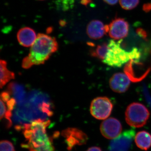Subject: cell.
<instances>
[{
  "label": "cell",
  "mask_w": 151,
  "mask_h": 151,
  "mask_svg": "<svg viewBox=\"0 0 151 151\" xmlns=\"http://www.w3.org/2000/svg\"><path fill=\"white\" fill-rule=\"evenodd\" d=\"M50 120L38 119L22 127L26 143L22 147L29 151H55L51 139L47 134Z\"/></svg>",
  "instance_id": "cell-1"
},
{
  "label": "cell",
  "mask_w": 151,
  "mask_h": 151,
  "mask_svg": "<svg viewBox=\"0 0 151 151\" xmlns=\"http://www.w3.org/2000/svg\"><path fill=\"white\" fill-rule=\"evenodd\" d=\"M58 49V44L55 38L45 34H38L29 54L23 60L22 67L28 69L34 65L44 64Z\"/></svg>",
  "instance_id": "cell-2"
},
{
  "label": "cell",
  "mask_w": 151,
  "mask_h": 151,
  "mask_svg": "<svg viewBox=\"0 0 151 151\" xmlns=\"http://www.w3.org/2000/svg\"><path fill=\"white\" fill-rule=\"evenodd\" d=\"M122 40H111L108 43V50L104 63L113 67H121L129 60L137 62L141 57L140 52L136 47L127 51L121 46Z\"/></svg>",
  "instance_id": "cell-3"
},
{
  "label": "cell",
  "mask_w": 151,
  "mask_h": 151,
  "mask_svg": "<svg viewBox=\"0 0 151 151\" xmlns=\"http://www.w3.org/2000/svg\"><path fill=\"white\" fill-rule=\"evenodd\" d=\"M150 116V112L147 108L143 104L139 103L130 104L125 113L127 124L135 128H140L145 126Z\"/></svg>",
  "instance_id": "cell-4"
},
{
  "label": "cell",
  "mask_w": 151,
  "mask_h": 151,
  "mask_svg": "<svg viewBox=\"0 0 151 151\" xmlns=\"http://www.w3.org/2000/svg\"><path fill=\"white\" fill-rule=\"evenodd\" d=\"M113 108V104L108 97H97L91 103L90 113L95 119L104 120L110 116Z\"/></svg>",
  "instance_id": "cell-5"
},
{
  "label": "cell",
  "mask_w": 151,
  "mask_h": 151,
  "mask_svg": "<svg viewBox=\"0 0 151 151\" xmlns=\"http://www.w3.org/2000/svg\"><path fill=\"white\" fill-rule=\"evenodd\" d=\"M135 134L133 129L125 131L112 141L109 145V151H129Z\"/></svg>",
  "instance_id": "cell-6"
},
{
  "label": "cell",
  "mask_w": 151,
  "mask_h": 151,
  "mask_svg": "<svg viewBox=\"0 0 151 151\" xmlns=\"http://www.w3.org/2000/svg\"><path fill=\"white\" fill-rule=\"evenodd\" d=\"M62 135L65 138L68 150H71L76 146L86 144L88 139L84 132L76 128H68L63 131Z\"/></svg>",
  "instance_id": "cell-7"
},
{
  "label": "cell",
  "mask_w": 151,
  "mask_h": 151,
  "mask_svg": "<svg viewBox=\"0 0 151 151\" xmlns=\"http://www.w3.org/2000/svg\"><path fill=\"white\" fill-rule=\"evenodd\" d=\"M16 104V100L11 97L8 92H3L1 94V119H5L7 127L9 128L12 125V111Z\"/></svg>",
  "instance_id": "cell-8"
},
{
  "label": "cell",
  "mask_w": 151,
  "mask_h": 151,
  "mask_svg": "<svg viewBox=\"0 0 151 151\" xmlns=\"http://www.w3.org/2000/svg\"><path fill=\"white\" fill-rule=\"evenodd\" d=\"M108 33L110 37L115 40H119L127 37L129 26L124 19L117 18L108 25Z\"/></svg>",
  "instance_id": "cell-9"
},
{
  "label": "cell",
  "mask_w": 151,
  "mask_h": 151,
  "mask_svg": "<svg viewBox=\"0 0 151 151\" xmlns=\"http://www.w3.org/2000/svg\"><path fill=\"white\" fill-rule=\"evenodd\" d=\"M122 125L118 119L110 118L105 120L100 125V132L105 138L114 139L120 135Z\"/></svg>",
  "instance_id": "cell-10"
},
{
  "label": "cell",
  "mask_w": 151,
  "mask_h": 151,
  "mask_svg": "<svg viewBox=\"0 0 151 151\" xmlns=\"http://www.w3.org/2000/svg\"><path fill=\"white\" fill-rule=\"evenodd\" d=\"M130 80L128 75L125 73H115L110 78L109 84L111 89L117 93H124L129 87Z\"/></svg>",
  "instance_id": "cell-11"
},
{
  "label": "cell",
  "mask_w": 151,
  "mask_h": 151,
  "mask_svg": "<svg viewBox=\"0 0 151 151\" xmlns=\"http://www.w3.org/2000/svg\"><path fill=\"white\" fill-rule=\"evenodd\" d=\"M108 25H105L102 22L94 20L90 22L86 27V33L90 38L100 39L108 33Z\"/></svg>",
  "instance_id": "cell-12"
},
{
  "label": "cell",
  "mask_w": 151,
  "mask_h": 151,
  "mask_svg": "<svg viewBox=\"0 0 151 151\" xmlns=\"http://www.w3.org/2000/svg\"><path fill=\"white\" fill-rule=\"evenodd\" d=\"M37 37L34 30L29 27L22 28L17 34V38L19 43L24 47L32 46Z\"/></svg>",
  "instance_id": "cell-13"
},
{
  "label": "cell",
  "mask_w": 151,
  "mask_h": 151,
  "mask_svg": "<svg viewBox=\"0 0 151 151\" xmlns=\"http://www.w3.org/2000/svg\"><path fill=\"white\" fill-rule=\"evenodd\" d=\"M135 142L138 147L147 151L151 147V134L146 131L139 132L135 136Z\"/></svg>",
  "instance_id": "cell-14"
},
{
  "label": "cell",
  "mask_w": 151,
  "mask_h": 151,
  "mask_svg": "<svg viewBox=\"0 0 151 151\" xmlns=\"http://www.w3.org/2000/svg\"><path fill=\"white\" fill-rule=\"evenodd\" d=\"M1 87L2 88L8 82L15 78V74L10 71L7 67V62L1 60Z\"/></svg>",
  "instance_id": "cell-15"
},
{
  "label": "cell",
  "mask_w": 151,
  "mask_h": 151,
  "mask_svg": "<svg viewBox=\"0 0 151 151\" xmlns=\"http://www.w3.org/2000/svg\"><path fill=\"white\" fill-rule=\"evenodd\" d=\"M108 44L104 43L97 45L95 49L91 52V55L94 57L103 60L105 59L108 50Z\"/></svg>",
  "instance_id": "cell-16"
},
{
  "label": "cell",
  "mask_w": 151,
  "mask_h": 151,
  "mask_svg": "<svg viewBox=\"0 0 151 151\" xmlns=\"http://www.w3.org/2000/svg\"><path fill=\"white\" fill-rule=\"evenodd\" d=\"M121 7L126 10H131L136 8L139 3V0H119Z\"/></svg>",
  "instance_id": "cell-17"
},
{
  "label": "cell",
  "mask_w": 151,
  "mask_h": 151,
  "mask_svg": "<svg viewBox=\"0 0 151 151\" xmlns=\"http://www.w3.org/2000/svg\"><path fill=\"white\" fill-rule=\"evenodd\" d=\"M0 151H15L13 145L9 141L3 140L1 142Z\"/></svg>",
  "instance_id": "cell-18"
},
{
  "label": "cell",
  "mask_w": 151,
  "mask_h": 151,
  "mask_svg": "<svg viewBox=\"0 0 151 151\" xmlns=\"http://www.w3.org/2000/svg\"><path fill=\"white\" fill-rule=\"evenodd\" d=\"M62 3V8L68 9L74 2V0H60Z\"/></svg>",
  "instance_id": "cell-19"
},
{
  "label": "cell",
  "mask_w": 151,
  "mask_h": 151,
  "mask_svg": "<svg viewBox=\"0 0 151 151\" xmlns=\"http://www.w3.org/2000/svg\"><path fill=\"white\" fill-rule=\"evenodd\" d=\"M143 10L146 12H149L151 11V3L145 4L143 7Z\"/></svg>",
  "instance_id": "cell-20"
},
{
  "label": "cell",
  "mask_w": 151,
  "mask_h": 151,
  "mask_svg": "<svg viewBox=\"0 0 151 151\" xmlns=\"http://www.w3.org/2000/svg\"><path fill=\"white\" fill-rule=\"evenodd\" d=\"M105 3L110 5H114L116 4L119 0H103Z\"/></svg>",
  "instance_id": "cell-21"
},
{
  "label": "cell",
  "mask_w": 151,
  "mask_h": 151,
  "mask_svg": "<svg viewBox=\"0 0 151 151\" xmlns=\"http://www.w3.org/2000/svg\"><path fill=\"white\" fill-rule=\"evenodd\" d=\"M86 151H102L100 147H93L89 148Z\"/></svg>",
  "instance_id": "cell-22"
},
{
  "label": "cell",
  "mask_w": 151,
  "mask_h": 151,
  "mask_svg": "<svg viewBox=\"0 0 151 151\" xmlns=\"http://www.w3.org/2000/svg\"><path fill=\"white\" fill-rule=\"evenodd\" d=\"M40 1H42V0H40Z\"/></svg>",
  "instance_id": "cell-23"
}]
</instances>
